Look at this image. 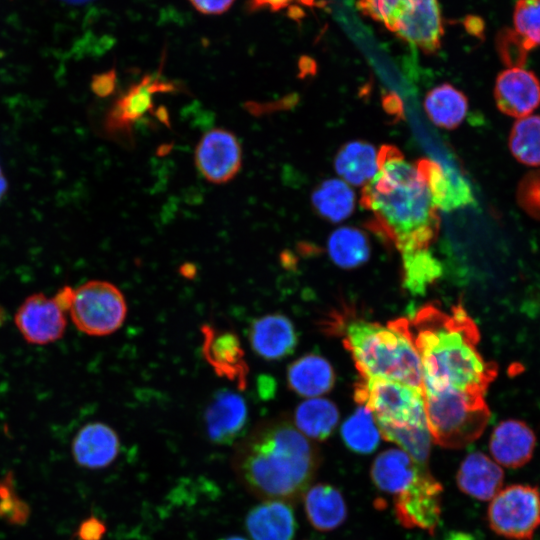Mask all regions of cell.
<instances>
[{
    "mask_svg": "<svg viewBox=\"0 0 540 540\" xmlns=\"http://www.w3.org/2000/svg\"><path fill=\"white\" fill-rule=\"evenodd\" d=\"M407 323L421 362L423 393L484 398L498 369L478 351L479 330L462 305L446 312L428 304Z\"/></svg>",
    "mask_w": 540,
    "mask_h": 540,
    "instance_id": "6da1fadb",
    "label": "cell"
},
{
    "mask_svg": "<svg viewBox=\"0 0 540 540\" xmlns=\"http://www.w3.org/2000/svg\"><path fill=\"white\" fill-rule=\"evenodd\" d=\"M377 164L360 198L372 213L368 228L401 254L429 249L438 236L440 217L424 174L393 145L380 148Z\"/></svg>",
    "mask_w": 540,
    "mask_h": 540,
    "instance_id": "7a4b0ae2",
    "label": "cell"
},
{
    "mask_svg": "<svg viewBox=\"0 0 540 540\" xmlns=\"http://www.w3.org/2000/svg\"><path fill=\"white\" fill-rule=\"evenodd\" d=\"M233 467L241 483L266 500L298 499L318 467L309 440L289 421L259 422L236 446Z\"/></svg>",
    "mask_w": 540,
    "mask_h": 540,
    "instance_id": "3957f363",
    "label": "cell"
},
{
    "mask_svg": "<svg viewBox=\"0 0 540 540\" xmlns=\"http://www.w3.org/2000/svg\"><path fill=\"white\" fill-rule=\"evenodd\" d=\"M339 318L336 328L361 378H384L423 390L421 362L406 318L386 325L355 317Z\"/></svg>",
    "mask_w": 540,
    "mask_h": 540,
    "instance_id": "277c9868",
    "label": "cell"
},
{
    "mask_svg": "<svg viewBox=\"0 0 540 540\" xmlns=\"http://www.w3.org/2000/svg\"><path fill=\"white\" fill-rule=\"evenodd\" d=\"M354 399L368 408L381 436L428 427L423 390L384 378H361L355 385Z\"/></svg>",
    "mask_w": 540,
    "mask_h": 540,
    "instance_id": "5b68a950",
    "label": "cell"
},
{
    "mask_svg": "<svg viewBox=\"0 0 540 540\" xmlns=\"http://www.w3.org/2000/svg\"><path fill=\"white\" fill-rule=\"evenodd\" d=\"M423 397L431 438L442 447L463 448L488 424L490 411L484 398L462 393H423Z\"/></svg>",
    "mask_w": 540,
    "mask_h": 540,
    "instance_id": "8992f818",
    "label": "cell"
},
{
    "mask_svg": "<svg viewBox=\"0 0 540 540\" xmlns=\"http://www.w3.org/2000/svg\"><path fill=\"white\" fill-rule=\"evenodd\" d=\"M357 7L424 53L440 49L444 30L438 0H358Z\"/></svg>",
    "mask_w": 540,
    "mask_h": 540,
    "instance_id": "52a82bcc",
    "label": "cell"
},
{
    "mask_svg": "<svg viewBox=\"0 0 540 540\" xmlns=\"http://www.w3.org/2000/svg\"><path fill=\"white\" fill-rule=\"evenodd\" d=\"M76 328L90 336H107L121 328L127 316L122 291L104 280H90L74 289L69 309Z\"/></svg>",
    "mask_w": 540,
    "mask_h": 540,
    "instance_id": "ba28073f",
    "label": "cell"
},
{
    "mask_svg": "<svg viewBox=\"0 0 540 540\" xmlns=\"http://www.w3.org/2000/svg\"><path fill=\"white\" fill-rule=\"evenodd\" d=\"M489 527L509 540H532L540 528V490L536 486L512 484L490 500Z\"/></svg>",
    "mask_w": 540,
    "mask_h": 540,
    "instance_id": "9c48e42d",
    "label": "cell"
},
{
    "mask_svg": "<svg viewBox=\"0 0 540 540\" xmlns=\"http://www.w3.org/2000/svg\"><path fill=\"white\" fill-rule=\"evenodd\" d=\"M442 485L427 470L422 469L413 482L395 495L394 511L406 528H419L433 533L441 516Z\"/></svg>",
    "mask_w": 540,
    "mask_h": 540,
    "instance_id": "30bf717a",
    "label": "cell"
},
{
    "mask_svg": "<svg viewBox=\"0 0 540 540\" xmlns=\"http://www.w3.org/2000/svg\"><path fill=\"white\" fill-rule=\"evenodd\" d=\"M173 83L164 82L158 76L146 75L124 92L107 111L104 118L106 134L133 142L132 127L148 111H152V97L158 92H174Z\"/></svg>",
    "mask_w": 540,
    "mask_h": 540,
    "instance_id": "8fae6325",
    "label": "cell"
},
{
    "mask_svg": "<svg viewBox=\"0 0 540 540\" xmlns=\"http://www.w3.org/2000/svg\"><path fill=\"white\" fill-rule=\"evenodd\" d=\"M14 321L24 340L36 345L59 340L67 327L66 312L54 297L43 293L28 296L17 309Z\"/></svg>",
    "mask_w": 540,
    "mask_h": 540,
    "instance_id": "7c38bea8",
    "label": "cell"
},
{
    "mask_svg": "<svg viewBox=\"0 0 540 540\" xmlns=\"http://www.w3.org/2000/svg\"><path fill=\"white\" fill-rule=\"evenodd\" d=\"M202 355L220 377L234 382L238 389L247 386L249 367L238 335L210 324L201 326Z\"/></svg>",
    "mask_w": 540,
    "mask_h": 540,
    "instance_id": "4fadbf2b",
    "label": "cell"
},
{
    "mask_svg": "<svg viewBox=\"0 0 540 540\" xmlns=\"http://www.w3.org/2000/svg\"><path fill=\"white\" fill-rule=\"evenodd\" d=\"M242 152L236 136L216 128L205 133L195 150V163L210 182L221 184L231 180L241 167Z\"/></svg>",
    "mask_w": 540,
    "mask_h": 540,
    "instance_id": "5bb4252c",
    "label": "cell"
},
{
    "mask_svg": "<svg viewBox=\"0 0 540 540\" xmlns=\"http://www.w3.org/2000/svg\"><path fill=\"white\" fill-rule=\"evenodd\" d=\"M248 407L238 393L219 390L209 402L204 423L209 439L219 445H230L245 432L248 424Z\"/></svg>",
    "mask_w": 540,
    "mask_h": 540,
    "instance_id": "9a60e30c",
    "label": "cell"
},
{
    "mask_svg": "<svg viewBox=\"0 0 540 540\" xmlns=\"http://www.w3.org/2000/svg\"><path fill=\"white\" fill-rule=\"evenodd\" d=\"M494 97L503 114L528 116L540 105V81L534 72L523 67L507 68L496 78Z\"/></svg>",
    "mask_w": 540,
    "mask_h": 540,
    "instance_id": "2e32d148",
    "label": "cell"
},
{
    "mask_svg": "<svg viewBox=\"0 0 540 540\" xmlns=\"http://www.w3.org/2000/svg\"><path fill=\"white\" fill-rule=\"evenodd\" d=\"M120 452L116 431L106 423L95 421L82 426L72 440L74 461L87 469L111 465Z\"/></svg>",
    "mask_w": 540,
    "mask_h": 540,
    "instance_id": "e0dca14e",
    "label": "cell"
},
{
    "mask_svg": "<svg viewBox=\"0 0 540 540\" xmlns=\"http://www.w3.org/2000/svg\"><path fill=\"white\" fill-rule=\"evenodd\" d=\"M253 352L265 360H279L291 354L297 335L291 320L283 314L272 313L254 319L248 330Z\"/></svg>",
    "mask_w": 540,
    "mask_h": 540,
    "instance_id": "ac0fdd59",
    "label": "cell"
},
{
    "mask_svg": "<svg viewBox=\"0 0 540 540\" xmlns=\"http://www.w3.org/2000/svg\"><path fill=\"white\" fill-rule=\"evenodd\" d=\"M536 436L523 421L508 419L493 430L489 450L493 460L506 468H520L527 464L534 453Z\"/></svg>",
    "mask_w": 540,
    "mask_h": 540,
    "instance_id": "d6986e66",
    "label": "cell"
},
{
    "mask_svg": "<svg viewBox=\"0 0 540 540\" xmlns=\"http://www.w3.org/2000/svg\"><path fill=\"white\" fill-rule=\"evenodd\" d=\"M417 167L424 174L432 200L438 209L452 211L474 203L472 188L462 174L428 158L418 159Z\"/></svg>",
    "mask_w": 540,
    "mask_h": 540,
    "instance_id": "ffe728a7",
    "label": "cell"
},
{
    "mask_svg": "<svg viewBox=\"0 0 540 540\" xmlns=\"http://www.w3.org/2000/svg\"><path fill=\"white\" fill-rule=\"evenodd\" d=\"M503 481L501 466L479 451L465 457L456 475L458 488L481 501L492 500L502 489Z\"/></svg>",
    "mask_w": 540,
    "mask_h": 540,
    "instance_id": "44dd1931",
    "label": "cell"
},
{
    "mask_svg": "<svg viewBox=\"0 0 540 540\" xmlns=\"http://www.w3.org/2000/svg\"><path fill=\"white\" fill-rule=\"evenodd\" d=\"M295 525L291 507L281 500L262 502L246 518V528L253 540H292Z\"/></svg>",
    "mask_w": 540,
    "mask_h": 540,
    "instance_id": "7402d4cb",
    "label": "cell"
},
{
    "mask_svg": "<svg viewBox=\"0 0 540 540\" xmlns=\"http://www.w3.org/2000/svg\"><path fill=\"white\" fill-rule=\"evenodd\" d=\"M424 468L415 463L402 449H388L380 453L371 466V479L375 486L397 495L404 491Z\"/></svg>",
    "mask_w": 540,
    "mask_h": 540,
    "instance_id": "603a6c76",
    "label": "cell"
},
{
    "mask_svg": "<svg viewBox=\"0 0 540 540\" xmlns=\"http://www.w3.org/2000/svg\"><path fill=\"white\" fill-rule=\"evenodd\" d=\"M334 382L335 374L331 364L319 355H304L287 369L288 387L303 397L323 395L333 387Z\"/></svg>",
    "mask_w": 540,
    "mask_h": 540,
    "instance_id": "cb8c5ba5",
    "label": "cell"
},
{
    "mask_svg": "<svg viewBox=\"0 0 540 540\" xmlns=\"http://www.w3.org/2000/svg\"><path fill=\"white\" fill-rule=\"evenodd\" d=\"M304 505L309 522L322 532L336 529L347 516L343 496L328 484L312 486L305 494Z\"/></svg>",
    "mask_w": 540,
    "mask_h": 540,
    "instance_id": "d4e9b609",
    "label": "cell"
},
{
    "mask_svg": "<svg viewBox=\"0 0 540 540\" xmlns=\"http://www.w3.org/2000/svg\"><path fill=\"white\" fill-rule=\"evenodd\" d=\"M336 172L349 184L359 186L370 181L378 171L377 151L365 141H350L337 152Z\"/></svg>",
    "mask_w": 540,
    "mask_h": 540,
    "instance_id": "484cf974",
    "label": "cell"
},
{
    "mask_svg": "<svg viewBox=\"0 0 540 540\" xmlns=\"http://www.w3.org/2000/svg\"><path fill=\"white\" fill-rule=\"evenodd\" d=\"M424 109L429 119L445 129L458 127L468 111L467 97L449 83L431 89L425 96Z\"/></svg>",
    "mask_w": 540,
    "mask_h": 540,
    "instance_id": "4316f807",
    "label": "cell"
},
{
    "mask_svg": "<svg viewBox=\"0 0 540 540\" xmlns=\"http://www.w3.org/2000/svg\"><path fill=\"white\" fill-rule=\"evenodd\" d=\"M338 420L337 407L324 398H308L298 405L294 414L297 430L315 440H324L329 437Z\"/></svg>",
    "mask_w": 540,
    "mask_h": 540,
    "instance_id": "83f0119b",
    "label": "cell"
},
{
    "mask_svg": "<svg viewBox=\"0 0 540 540\" xmlns=\"http://www.w3.org/2000/svg\"><path fill=\"white\" fill-rule=\"evenodd\" d=\"M311 199L319 215L333 223L348 218L355 205L353 190L346 182L339 179L323 181L314 189Z\"/></svg>",
    "mask_w": 540,
    "mask_h": 540,
    "instance_id": "f1b7e54d",
    "label": "cell"
},
{
    "mask_svg": "<svg viewBox=\"0 0 540 540\" xmlns=\"http://www.w3.org/2000/svg\"><path fill=\"white\" fill-rule=\"evenodd\" d=\"M328 253L331 260L345 269L364 264L370 255L366 235L354 227H341L328 239Z\"/></svg>",
    "mask_w": 540,
    "mask_h": 540,
    "instance_id": "f546056e",
    "label": "cell"
},
{
    "mask_svg": "<svg viewBox=\"0 0 540 540\" xmlns=\"http://www.w3.org/2000/svg\"><path fill=\"white\" fill-rule=\"evenodd\" d=\"M403 286L412 295H423L443 272L442 263L429 249L403 253Z\"/></svg>",
    "mask_w": 540,
    "mask_h": 540,
    "instance_id": "4dcf8cb0",
    "label": "cell"
},
{
    "mask_svg": "<svg viewBox=\"0 0 540 540\" xmlns=\"http://www.w3.org/2000/svg\"><path fill=\"white\" fill-rule=\"evenodd\" d=\"M341 436L350 450L368 454L377 448L381 434L372 412L365 406L359 405L342 424Z\"/></svg>",
    "mask_w": 540,
    "mask_h": 540,
    "instance_id": "1f68e13d",
    "label": "cell"
},
{
    "mask_svg": "<svg viewBox=\"0 0 540 540\" xmlns=\"http://www.w3.org/2000/svg\"><path fill=\"white\" fill-rule=\"evenodd\" d=\"M514 158L528 166H540V115L519 118L509 135Z\"/></svg>",
    "mask_w": 540,
    "mask_h": 540,
    "instance_id": "d6a6232c",
    "label": "cell"
},
{
    "mask_svg": "<svg viewBox=\"0 0 540 540\" xmlns=\"http://www.w3.org/2000/svg\"><path fill=\"white\" fill-rule=\"evenodd\" d=\"M513 29L531 50L540 46V0H516Z\"/></svg>",
    "mask_w": 540,
    "mask_h": 540,
    "instance_id": "836d02e7",
    "label": "cell"
},
{
    "mask_svg": "<svg viewBox=\"0 0 540 540\" xmlns=\"http://www.w3.org/2000/svg\"><path fill=\"white\" fill-rule=\"evenodd\" d=\"M496 49L508 68L523 67L532 51L522 37L512 28L501 29L496 36Z\"/></svg>",
    "mask_w": 540,
    "mask_h": 540,
    "instance_id": "e575fe53",
    "label": "cell"
},
{
    "mask_svg": "<svg viewBox=\"0 0 540 540\" xmlns=\"http://www.w3.org/2000/svg\"><path fill=\"white\" fill-rule=\"evenodd\" d=\"M29 515V506L15 492L13 477L6 475L0 480V518L9 524L23 525Z\"/></svg>",
    "mask_w": 540,
    "mask_h": 540,
    "instance_id": "d590c367",
    "label": "cell"
},
{
    "mask_svg": "<svg viewBox=\"0 0 540 540\" xmlns=\"http://www.w3.org/2000/svg\"><path fill=\"white\" fill-rule=\"evenodd\" d=\"M516 199L529 216L540 220V169L530 171L520 180Z\"/></svg>",
    "mask_w": 540,
    "mask_h": 540,
    "instance_id": "8d00e7d4",
    "label": "cell"
},
{
    "mask_svg": "<svg viewBox=\"0 0 540 540\" xmlns=\"http://www.w3.org/2000/svg\"><path fill=\"white\" fill-rule=\"evenodd\" d=\"M116 88V72L111 69L107 72L94 75L91 81V90L100 98L108 97Z\"/></svg>",
    "mask_w": 540,
    "mask_h": 540,
    "instance_id": "74e56055",
    "label": "cell"
},
{
    "mask_svg": "<svg viewBox=\"0 0 540 540\" xmlns=\"http://www.w3.org/2000/svg\"><path fill=\"white\" fill-rule=\"evenodd\" d=\"M105 531V525L101 520L89 517L79 525L77 536L80 540H101Z\"/></svg>",
    "mask_w": 540,
    "mask_h": 540,
    "instance_id": "f35d334b",
    "label": "cell"
},
{
    "mask_svg": "<svg viewBox=\"0 0 540 540\" xmlns=\"http://www.w3.org/2000/svg\"><path fill=\"white\" fill-rule=\"evenodd\" d=\"M235 0H190L194 8L208 15H217L226 12Z\"/></svg>",
    "mask_w": 540,
    "mask_h": 540,
    "instance_id": "ab89813d",
    "label": "cell"
},
{
    "mask_svg": "<svg viewBox=\"0 0 540 540\" xmlns=\"http://www.w3.org/2000/svg\"><path fill=\"white\" fill-rule=\"evenodd\" d=\"M466 31L477 38H483L485 23L482 18L476 15H467L463 20Z\"/></svg>",
    "mask_w": 540,
    "mask_h": 540,
    "instance_id": "60d3db41",
    "label": "cell"
},
{
    "mask_svg": "<svg viewBox=\"0 0 540 540\" xmlns=\"http://www.w3.org/2000/svg\"><path fill=\"white\" fill-rule=\"evenodd\" d=\"M292 0H251L253 8L268 7L273 11H278L286 7Z\"/></svg>",
    "mask_w": 540,
    "mask_h": 540,
    "instance_id": "b9f144b4",
    "label": "cell"
},
{
    "mask_svg": "<svg viewBox=\"0 0 540 540\" xmlns=\"http://www.w3.org/2000/svg\"><path fill=\"white\" fill-rule=\"evenodd\" d=\"M154 116L164 125L170 127V117L168 110L165 106H159L156 110L153 111Z\"/></svg>",
    "mask_w": 540,
    "mask_h": 540,
    "instance_id": "7bdbcfd3",
    "label": "cell"
},
{
    "mask_svg": "<svg viewBox=\"0 0 540 540\" xmlns=\"http://www.w3.org/2000/svg\"><path fill=\"white\" fill-rule=\"evenodd\" d=\"M299 65H300V70L302 74L304 75L307 72L312 73V71H314L316 67L314 61L311 58L306 57V56L301 58Z\"/></svg>",
    "mask_w": 540,
    "mask_h": 540,
    "instance_id": "ee69618b",
    "label": "cell"
},
{
    "mask_svg": "<svg viewBox=\"0 0 540 540\" xmlns=\"http://www.w3.org/2000/svg\"><path fill=\"white\" fill-rule=\"evenodd\" d=\"M8 191V182L0 166V202L4 199Z\"/></svg>",
    "mask_w": 540,
    "mask_h": 540,
    "instance_id": "f6af8a7d",
    "label": "cell"
},
{
    "mask_svg": "<svg viewBox=\"0 0 540 540\" xmlns=\"http://www.w3.org/2000/svg\"><path fill=\"white\" fill-rule=\"evenodd\" d=\"M180 271H181L182 275L185 276V277H193L195 275V272H196V267L192 263H185L180 268Z\"/></svg>",
    "mask_w": 540,
    "mask_h": 540,
    "instance_id": "bcb514c9",
    "label": "cell"
},
{
    "mask_svg": "<svg viewBox=\"0 0 540 540\" xmlns=\"http://www.w3.org/2000/svg\"><path fill=\"white\" fill-rule=\"evenodd\" d=\"M61 1H64V2L70 3V4H83V3L89 2L91 0H61Z\"/></svg>",
    "mask_w": 540,
    "mask_h": 540,
    "instance_id": "7dc6e473",
    "label": "cell"
},
{
    "mask_svg": "<svg viewBox=\"0 0 540 540\" xmlns=\"http://www.w3.org/2000/svg\"><path fill=\"white\" fill-rule=\"evenodd\" d=\"M221 540H247L243 537H240V536H231V537H227V538H224V539H221Z\"/></svg>",
    "mask_w": 540,
    "mask_h": 540,
    "instance_id": "c3c4849f",
    "label": "cell"
},
{
    "mask_svg": "<svg viewBox=\"0 0 540 540\" xmlns=\"http://www.w3.org/2000/svg\"><path fill=\"white\" fill-rule=\"evenodd\" d=\"M303 4L312 6L314 5V0H300Z\"/></svg>",
    "mask_w": 540,
    "mask_h": 540,
    "instance_id": "681fc988",
    "label": "cell"
}]
</instances>
